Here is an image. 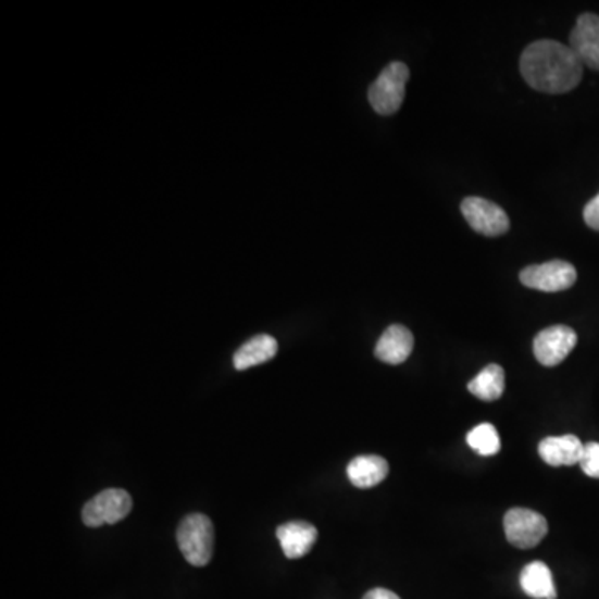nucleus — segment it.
<instances>
[{"mask_svg": "<svg viewBox=\"0 0 599 599\" xmlns=\"http://www.w3.org/2000/svg\"><path fill=\"white\" fill-rule=\"evenodd\" d=\"M520 71L529 87L545 93L570 92L583 78V64L575 52L557 40L529 43L523 50Z\"/></svg>", "mask_w": 599, "mask_h": 599, "instance_id": "1", "label": "nucleus"}, {"mask_svg": "<svg viewBox=\"0 0 599 599\" xmlns=\"http://www.w3.org/2000/svg\"><path fill=\"white\" fill-rule=\"evenodd\" d=\"M177 542L188 563L197 567L207 566L212 560L215 542L212 520L202 513L188 514L178 526Z\"/></svg>", "mask_w": 599, "mask_h": 599, "instance_id": "2", "label": "nucleus"}, {"mask_svg": "<svg viewBox=\"0 0 599 599\" xmlns=\"http://www.w3.org/2000/svg\"><path fill=\"white\" fill-rule=\"evenodd\" d=\"M410 80V71L403 62H391L382 71L369 90V100L376 114L394 115L400 111Z\"/></svg>", "mask_w": 599, "mask_h": 599, "instance_id": "3", "label": "nucleus"}, {"mask_svg": "<svg viewBox=\"0 0 599 599\" xmlns=\"http://www.w3.org/2000/svg\"><path fill=\"white\" fill-rule=\"evenodd\" d=\"M132 511V497L121 488H109L100 491L92 500L87 501L82 510V522L90 528L114 525L127 519Z\"/></svg>", "mask_w": 599, "mask_h": 599, "instance_id": "4", "label": "nucleus"}, {"mask_svg": "<svg viewBox=\"0 0 599 599\" xmlns=\"http://www.w3.org/2000/svg\"><path fill=\"white\" fill-rule=\"evenodd\" d=\"M503 523L508 541L520 550L535 548L548 533L545 516L526 508H513L508 511Z\"/></svg>", "mask_w": 599, "mask_h": 599, "instance_id": "5", "label": "nucleus"}, {"mask_svg": "<svg viewBox=\"0 0 599 599\" xmlns=\"http://www.w3.org/2000/svg\"><path fill=\"white\" fill-rule=\"evenodd\" d=\"M575 266L564 260H551L541 265L526 266L520 274L525 287L539 291H563L576 284Z\"/></svg>", "mask_w": 599, "mask_h": 599, "instance_id": "6", "label": "nucleus"}, {"mask_svg": "<svg viewBox=\"0 0 599 599\" xmlns=\"http://www.w3.org/2000/svg\"><path fill=\"white\" fill-rule=\"evenodd\" d=\"M461 213L473 230L486 237H500L510 230V219L507 212L497 203L482 199V197H469L461 202Z\"/></svg>", "mask_w": 599, "mask_h": 599, "instance_id": "7", "label": "nucleus"}, {"mask_svg": "<svg viewBox=\"0 0 599 599\" xmlns=\"http://www.w3.org/2000/svg\"><path fill=\"white\" fill-rule=\"evenodd\" d=\"M578 335L566 325L548 326L536 335L533 351L542 366H557L567 359L576 347Z\"/></svg>", "mask_w": 599, "mask_h": 599, "instance_id": "8", "label": "nucleus"}, {"mask_svg": "<svg viewBox=\"0 0 599 599\" xmlns=\"http://www.w3.org/2000/svg\"><path fill=\"white\" fill-rule=\"evenodd\" d=\"M570 47L583 65L599 71V15H579L570 34Z\"/></svg>", "mask_w": 599, "mask_h": 599, "instance_id": "9", "label": "nucleus"}, {"mask_svg": "<svg viewBox=\"0 0 599 599\" xmlns=\"http://www.w3.org/2000/svg\"><path fill=\"white\" fill-rule=\"evenodd\" d=\"M413 340L412 332L404 328L403 325L388 326L378 344L375 347V357L379 362L388 363V365H401L407 362L408 357L412 355Z\"/></svg>", "mask_w": 599, "mask_h": 599, "instance_id": "10", "label": "nucleus"}, {"mask_svg": "<svg viewBox=\"0 0 599 599\" xmlns=\"http://www.w3.org/2000/svg\"><path fill=\"white\" fill-rule=\"evenodd\" d=\"M316 536L319 532L315 526L307 522L285 523L277 529L278 541L288 560H298L309 554L315 547Z\"/></svg>", "mask_w": 599, "mask_h": 599, "instance_id": "11", "label": "nucleus"}, {"mask_svg": "<svg viewBox=\"0 0 599 599\" xmlns=\"http://www.w3.org/2000/svg\"><path fill=\"white\" fill-rule=\"evenodd\" d=\"M585 445L575 435L550 437L539 444L541 460L550 466H573L582 461Z\"/></svg>", "mask_w": 599, "mask_h": 599, "instance_id": "12", "label": "nucleus"}, {"mask_svg": "<svg viewBox=\"0 0 599 599\" xmlns=\"http://www.w3.org/2000/svg\"><path fill=\"white\" fill-rule=\"evenodd\" d=\"M388 463L385 458L376 454H363V457L353 458L350 465L347 466L348 479L357 488H373L384 482L388 475Z\"/></svg>", "mask_w": 599, "mask_h": 599, "instance_id": "13", "label": "nucleus"}, {"mask_svg": "<svg viewBox=\"0 0 599 599\" xmlns=\"http://www.w3.org/2000/svg\"><path fill=\"white\" fill-rule=\"evenodd\" d=\"M278 351V344L270 335H257L250 338L247 344L238 348L234 355V365L237 370H249L252 366L262 365L275 359Z\"/></svg>", "mask_w": 599, "mask_h": 599, "instance_id": "14", "label": "nucleus"}, {"mask_svg": "<svg viewBox=\"0 0 599 599\" xmlns=\"http://www.w3.org/2000/svg\"><path fill=\"white\" fill-rule=\"evenodd\" d=\"M520 585L526 595L535 599H557V586L550 567L541 561H533L520 576Z\"/></svg>", "mask_w": 599, "mask_h": 599, "instance_id": "15", "label": "nucleus"}, {"mask_svg": "<svg viewBox=\"0 0 599 599\" xmlns=\"http://www.w3.org/2000/svg\"><path fill=\"white\" fill-rule=\"evenodd\" d=\"M470 394L483 401H495L504 391V372L500 365H488L469 384Z\"/></svg>", "mask_w": 599, "mask_h": 599, "instance_id": "16", "label": "nucleus"}, {"mask_svg": "<svg viewBox=\"0 0 599 599\" xmlns=\"http://www.w3.org/2000/svg\"><path fill=\"white\" fill-rule=\"evenodd\" d=\"M466 441L482 457H494L501 448L500 435L491 423H482L473 428Z\"/></svg>", "mask_w": 599, "mask_h": 599, "instance_id": "17", "label": "nucleus"}, {"mask_svg": "<svg viewBox=\"0 0 599 599\" xmlns=\"http://www.w3.org/2000/svg\"><path fill=\"white\" fill-rule=\"evenodd\" d=\"M579 465H582L585 475L591 476V478H599V444L591 441V444L585 445Z\"/></svg>", "mask_w": 599, "mask_h": 599, "instance_id": "18", "label": "nucleus"}, {"mask_svg": "<svg viewBox=\"0 0 599 599\" xmlns=\"http://www.w3.org/2000/svg\"><path fill=\"white\" fill-rule=\"evenodd\" d=\"M583 216H585L586 225H588L589 228L599 232V194L595 199L586 203L585 210H583Z\"/></svg>", "mask_w": 599, "mask_h": 599, "instance_id": "19", "label": "nucleus"}, {"mask_svg": "<svg viewBox=\"0 0 599 599\" xmlns=\"http://www.w3.org/2000/svg\"><path fill=\"white\" fill-rule=\"evenodd\" d=\"M363 599H401L400 596L395 595L394 591H388L385 588H375L372 591L366 592Z\"/></svg>", "mask_w": 599, "mask_h": 599, "instance_id": "20", "label": "nucleus"}]
</instances>
